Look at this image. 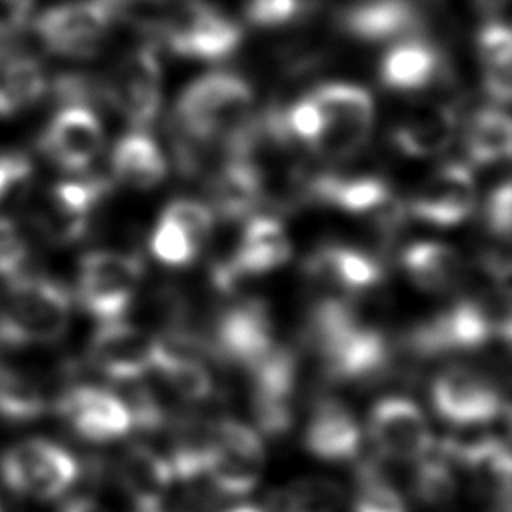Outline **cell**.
Returning a JSON list of instances; mask_svg holds the SVG:
<instances>
[{
	"label": "cell",
	"instance_id": "obj_9",
	"mask_svg": "<svg viewBox=\"0 0 512 512\" xmlns=\"http://www.w3.org/2000/svg\"><path fill=\"white\" fill-rule=\"evenodd\" d=\"M78 472L74 454L46 438L18 442L0 458L4 484L16 494L36 500L62 496L76 482Z\"/></svg>",
	"mask_w": 512,
	"mask_h": 512
},
{
	"label": "cell",
	"instance_id": "obj_33",
	"mask_svg": "<svg viewBox=\"0 0 512 512\" xmlns=\"http://www.w3.org/2000/svg\"><path fill=\"white\" fill-rule=\"evenodd\" d=\"M512 126L498 106L476 110L464 128V152L472 164L488 166L510 156Z\"/></svg>",
	"mask_w": 512,
	"mask_h": 512
},
{
	"label": "cell",
	"instance_id": "obj_12",
	"mask_svg": "<svg viewBox=\"0 0 512 512\" xmlns=\"http://www.w3.org/2000/svg\"><path fill=\"white\" fill-rule=\"evenodd\" d=\"M112 22L102 0H74L44 10L32 18L30 28L48 52L86 58L100 48Z\"/></svg>",
	"mask_w": 512,
	"mask_h": 512
},
{
	"label": "cell",
	"instance_id": "obj_4",
	"mask_svg": "<svg viewBox=\"0 0 512 512\" xmlns=\"http://www.w3.org/2000/svg\"><path fill=\"white\" fill-rule=\"evenodd\" d=\"M498 336L504 342L510 340V308L506 294H502L500 300L472 296L454 302L418 324L406 336V346L416 356L428 358L476 350Z\"/></svg>",
	"mask_w": 512,
	"mask_h": 512
},
{
	"label": "cell",
	"instance_id": "obj_7",
	"mask_svg": "<svg viewBox=\"0 0 512 512\" xmlns=\"http://www.w3.org/2000/svg\"><path fill=\"white\" fill-rule=\"evenodd\" d=\"M102 176L58 180L30 204V222L50 244L66 246L80 240L98 204L110 192Z\"/></svg>",
	"mask_w": 512,
	"mask_h": 512
},
{
	"label": "cell",
	"instance_id": "obj_17",
	"mask_svg": "<svg viewBox=\"0 0 512 512\" xmlns=\"http://www.w3.org/2000/svg\"><path fill=\"white\" fill-rule=\"evenodd\" d=\"M302 202L332 206L354 216L374 214L386 230L402 218V208L394 206L388 182L372 174H314L304 180Z\"/></svg>",
	"mask_w": 512,
	"mask_h": 512
},
{
	"label": "cell",
	"instance_id": "obj_27",
	"mask_svg": "<svg viewBox=\"0 0 512 512\" xmlns=\"http://www.w3.org/2000/svg\"><path fill=\"white\" fill-rule=\"evenodd\" d=\"M444 70V58L436 46L420 36L396 42L380 60V82L394 92L428 88Z\"/></svg>",
	"mask_w": 512,
	"mask_h": 512
},
{
	"label": "cell",
	"instance_id": "obj_37",
	"mask_svg": "<svg viewBox=\"0 0 512 512\" xmlns=\"http://www.w3.org/2000/svg\"><path fill=\"white\" fill-rule=\"evenodd\" d=\"M344 502V488L330 478H300L272 498L274 512H338Z\"/></svg>",
	"mask_w": 512,
	"mask_h": 512
},
{
	"label": "cell",
	"instance_id": "obj_49",
	"mask_svg": "<svg viewBox=\"0 0 512 512\" xmlns=\"http://www.w3.org/2000/svg\"><path fill=\"white\" fill-rule=\"evenodd\" d=\"M512 66L504 68H484V90L496 104H508L510 92H512V80H510Z\"/></svg>",
	"mask_w": 512,
	"mask_h": 512
},
{
	"label": "cell",
	"instance_id": "obj_11",
	"mask_svg": "<svg viewBox=\"0 0 512 512\" xmlns=\"http://www.w3.org/2000/svg\"><path fill=\"white\" fill-rule=\"evenodd\" d=\"M210 432L206 480L224 496H244L254 490L266 462L258 430L234 418H220L210 424Z\"/></svg>",
	"mask_w": 512,
	"mask_h": 512
},
{
	"label": "cell",
	"instance_id": "obj_21",
	"mask_svg": "<svg viewBox=\"0 0 512 512\" xmlns=\"http://www.w3.org/2000/svg\"><path fill=\"white\" fill-rule=\"evenodd\" d=\"M476 208V188L470 168L448 162L436 168L410 196L406 212L434 226L462 224Z\"/></svg>",
	"mask_w": 512,
	"mask_h": 512
},
{
	"label": "cell",
	"instance_id": "obj_22",
	"mask_svg": "<svg viewBox=\"0 0 512 512\" xmlns=\"http://www.w3.org/2000/svg\"><path fill=\"white\" fill-rule=\"evenodd\" d=\"M276 346L272 318L258 300H244L226 308L212 330L208 350L232 364L254 366Z\"/></svg>",
	"mask_w": 512,
	"mask_h": 512
},
{
	"label": "cell",
	"instance_id": "obj_43",
	"mask_svg": "<svg viewBox=\"0 0 512 512\" xmlns=\"http://www.w3.org/2000/svg\"><path fill=\"white\" fill-rule=\"evenodd\" d=\"M308 8V0H246L244 18L258 28H282L302 18Z\"/></svg>",
	"mask_w": 512,
	"mask_h": 512
},
{
	"label": "cell",
	"instance_id": "obj_42",
	"mask_svg": "<svg viewBox=\"0 0 512 512\" xmlns=\"http://www.w3.org/2000/svg\"><path fill=\"white\" fill-rule=\"evenodd\" d=\"M162 214L170 218L174 224H178L180 230L194 242L198 250L204 246V242L212 234L214 222H216V216L210 210V206L190 198H178L170 202Z\"/></svg>",
	"mask_w": 512,
	"mask_h": 512
},
{
	"label": "cell",
	"instance_id": "obj_52",
	"mask_svg": "<svg viewBox=\"0 0 512 512\" xmlns=\"http://www.w3.org/2000/svg\"><path fill=\"white\" fill-rule=\"evenodd\" d=\"M228 512H264V510H262V508H258V506L244 504V506H234V508H230Z\"/></svg>",
	"mask_w": 512,
	"mask_h": 512
},
{
	"label": "cell",
	"instance_id": "obj_34",
	"mask_svg": "<svg viewBox=\"0 0 512 512\" xmlns=\"http://www.w3.org/2000/svg\"><path fill=\"white\" fill-rule=\"evenodd\" d=\"M212 448L210 424L186 420L176 426V432L170 442L168 464L174 480L194 482L206 478L208 458Z\"/></svg>",
	"mask_w": 512,
	"mask_h": 512
},
{
	"label": "cell",
	"instance_id": "obj_2",
	"mask_svg": "<svg viewBox=\"0 0 512 512\" xmlns=\"http://www.w3.org/2000/svg\"><path fill=\"white\" fill-rule=\"evenodd\" d=\"M252 104L254 92L240 74L214 70L190 82L174 108L182 164L198 146H224L250 120Z\"/></svg>",
	"mask_w": 512,
	"mask_h": 512
},
{
	"label": "cell",
	"instance_id": "obj_32",
	"mask_svg": "<svg viewBox=\"0 0 512 512\" xmlns=\"http://www.w3.org/2000/svg\"><path fill=\"white\" fill-rule=\"evenodd\" d=\"M410 280L426 292H446L464 276L462 256L442 242H414L402 252Z\"/></svg>",
	"mask_w": 512,
	"mask_h": 512
},
{
	"label": "cell",
	"instance_id": "obj_35",
	"mask_svg": "<svg viewBox=\"0 0 512 512\" xmlns=\"http://www.w3.org/2000/svg\"><path fill=\"white\" fill-rule=\"evenodd\" d=\"M48 410L44 388L26 372L0 366V418L10 424H26Z\"/></svg>",
	"mask_w": 512,
	"mask_h": 512
},
{
	"label": "cell",
	"instance_id": "obj_14",
	"mask_svg": "<svg viewBox=\"0 0 512 512\" xmlns=\"http://www.w3.org/2000/svg\"><path fill=\"white\" fill-rule=\"evenodd\" d=\"M290 254L292 244L282 222L274 216L252 214L234 252L212 268V282L218 290L230 292L244 278L280 268L290 260Z\"/></svg>",
	"mask_w": 512,
	"mask_h": 512
},
{
	"label": "cell",
	"instance_id": "obj_31",
	"mask_svg": "<svg viewBox=\"0 0 512 512\" xmlns=\"http://www.w3.org/2000/svg\"><path fill=\"white\" fill-rule=\"evenodd\" d=\"M48 92V76L38 58L16 50L0 56V118H14Z\"/></svg>",
	"mask_w": 512,
	"mask_h": 512
},
{
	"label": "cell",
	"instance_id": "obj_3",
	"mask_svg": "<svg viewBox=\"0 0 512 512\" xmlns=\"http://www.w3.org/2000/svg\"><path fill=\"white\" fill-rule=\"evenodd\" d=\"M70 314L72 296L60 280L22 270L0 298V348L52 344L66 334Z\"/></svg>",
	"mask_w": 512,
	"mask_h": 512
},
{
	"label": "cell",
	"instance_id": "obj_41",
	"mask_svg": "<svg viewBox=\"0 0 512 512\" xmlns=\"http://www.w3.org/2000/svg\"><path fill=\"white\" fill-rule=\"evenodd\" d=\"M280 120L292 142H302L310 148L318 140L324 126L322 112L312 94L300 96L284 108L280 106Z\"/></svg>",
	"mask_w": 512,
	"mask_h": 512
},
{
	"label": "cell",
	"instance_id": "obj_8",
	"mask_svg": "<svg viewBox=\"0 0 512 512\" xmlns=\"http://www.w3.org/2000/svg\"><path fill=\"white\" fill-rule=\"evenodd\" d=\"M142 278L138 256L96 250L80 258L76 274V300L80 308L100 322L120 320L130 308Z\"/></svg>",
	"mask_w": 512,
	"mask_h": 512
},
{
	"label": "cell",
	"instance_id": "obj_50",
	"mask_svg": "<svg viewBox=\"0 0 512 512\" xmlns=\"http://www.w3.org/2000/svg\"><path fill=\"white\" fill-rule=\"evenodd\" d=\"M60 512H108L106 508H102L94 498L90 496H76L72 500H68Z\"/></svg>",
	"mask_w": 512,
	"mask_h": 512
},
{
	"label": "cell",
	"instance_id": "obj_10",
	"mask_svg": "<svg viewBox=\"0 0 512 512\" xmlns=\"http://www.w3.org/2000/svg\"><path fill=\"white\" fill-rule=\"evenodd\" d=\"M108 104L134 128H148L162 102V68L156 46L140 44L124 54L100 86Z\"/></svg>",
	"mask_w": 512,
	"mask_h": 512
},
{
	"label": "cell",
	"instance_id": "obj_44",
	"mask_svg": "<svg viewBox=\"0 0 512 512\" xmlns=\"http://www.w3.org/2000/svg\"><path fill=\"white\" fill-rule=\"evenodd\" d=\"M34 176V162L22 150L0 152V206L14 198H22Z\"/></svg>",
	"mask_w": 512,
	"mask_h": 512
},
{
	"label": "cell",
	"instance_id": "obj_39",
	"mask_svg": "<svg viewBox=\"0 0 512 512\" xmlns=\"http://www.w3.org/2000/svg\"><path fill=\"white\" fill-rule=\"evenodd\" d=\"M352 512H408L402 496L388 482L374 462L358 468V490L352 500Z\"/></svg>",
	"mask_w": 512,
	"mask_h": 512
},
{
	"label": "cell",
	"instance_id": "obj_28",
	"mask_svg": "<svg viewBox=\"0 0 512 512\" xmlns=\"http://www.w3.org/2000/svg\"><path fill=\"white\" fill-rule=\"evenodd\" d=\"M306 272L314 280L350 292L368 290L384 276L382 264L368 252L340 244H324L314 250L306 260Z\"/></svg>",
	"mask_w": 512,
	"mask_h": 512
},
{
	"label": "cell",
	"instance_id": "obj_20",
	"mask_svg": "<svg viewBox=\"0 0 512 512\" xmlns=\"http://www.w3.org/2000/svg\"><path fill=\"white\" fill-rule=\"evenodd\" d=\"M90 366L116 382H130L156 364V340L144 330L122 320L102 322L88 340Z\"/></svg>",
	"mask_w": 512,
	"mask_h": 512
},
{
	"label": "cell",
	"instance_id": "obj_26",
	"mask_svg": "<svg viewBox=\"0 0 512 512\" xmlns=\"http://www.w3.org/2000/svg\"><path fill=\"white\" fill-rule=\"evenodd\" d=\"M118 480L130 498L134 512L164 508V500L176 482L168 460L150 446H130L118 464Z\"/></svg>",
	"mask_w": 512,
	"mask_h": 512
},
{
	"label": "cell",
	"instance_id": "obj_5",
	"mask_svg": "<svg viewBox=\"0 0 512 512\" xmlns=\"http://www.w3.org/2000/svg\"><path fill=\"white\" fill-rule=\"evenodd\" d=\"M164 46L192 60H222L242 42V28L206 0H182L156 28Z\"/></svg>",
	"mask_w": 512,
	"mask_h": 512
},
{
	"label": "cell",
	"instance_id": "obj_13",
	"mask_svg": "<svg viewBox=\"0 0 512 512\" xmlns=\"http://www.w3.org/2000/svg\"><path fill=\"white\" fill-rule=\"evenodd\" d=\"M432 408L452 428H486L506 414L496 386L478 372L454 366L432 382Z\"/></svg>",
	"mask_w": 512,
	"mask_h": 512
},
{
	"label": "cell",
	"instance_id": "obj_24",
	"mask_svg": "<svg viewBox=\"0 0 512 512\" xmlns=\"http://www.w3.org/2000/svg\"><path fill=\"white\" fill-rule=\"evenodd\" d=\"M304 446L324 462H352L360 452L362 432L346 404L322 398L308 418Z\"/></svg>",
	"mask_w": 512,
	"mask_h": 512
},
{
	"label": "cell",
	"instance_id": "obj_19",
	"mask_svg": "<svg viewBox=\"0 0 512 512\" xmlns=\"http://www.w3.org/2000/svg\"><path fill=\"white\" fill-rule=\"evenodd\" d=\"M368 434L380 458L398 462H416L434 444L424 412L404 396H388L372 406Z\"/></svg>",
	"mask_w": 512,
	"mask_h": 512
},
{
	"label": "cell",
	"instance_id": "obj_51",
	"mask_svg": "<svg viewBox=\"0 0 512 512\" xmlns=\"http://www.w3.org/2000/svg\"><path fill=\"white\" fill-rule=\"evenodd\" d=\"M506 2L508 0H474V4L484 12H500L506 6Z\"/></svg>",
	"mask_w": 512,
	"mask_h": 512
},
{
	"label": "cell",
	"instance_id": "obj_6",
	"mask_svg": "<svg viewBox=\"0 0 512 512\" xmlns=\"http://www.w3.org/2000/svg\"><path fill=\"white\" fill-rule=\"evenodd\" d=\"M310 94L324 118L312 150L328 160H348L362 150L374 124L372 94L348 82H326Z\"/></svg>",
	"mask_w": 512,
	"mask_h": 512
},
{
	"label": "cell",
	"instance_id": "obj_15",
	"mask_svg": "<svg viewBox=\"0 0 512 512\" xmlns=\"http://www.w3.org/2000/svg\"><path fill=\"white\" fill-rule=\"evenodd\" d=\"M104 144L102 122L88 102L58 104L38 136V152L66 172L86 170Z\"/></svg>",
	"mask_w": 512,
	"mask_h": 512
},
{
	"label": "cell",
	"instance_id": "obj_18",
	"mask_svg": "<svg viewBox=\"0 0 512 512\" xmlns=\"http://www.w3.org/2000/svg\"><path fill=\"white\" fill-rule=\"evenodd\" d=\"M54 410L78 438L88 442H112L132 430L124 398L100 386L76 384L66 388L56 398Z\"/></svg>",
	"mask_w": 512,
	"mask_h": 512
},
{
	"label": "cell",
	"instance_id": "obj_40",
	"mask_svg": "<svg viewBox=\"0 0 512 512\" xmlns=\"http://www.w3.org/2000/svg\"><path fill=\"white\" fill-rule=\"evenodd\" d=\"M150 250L152 254L166 266H188L196 254L200 252L194 242L180 230L178 224H174L164 214L160 216L152 238H150Z\"/></svg>",
	"mask_w": 512,
	"mask_h": 512
},
{
	"label": "cell",
	"instance_id": "obj_29",
	"mask_svg": "<svg viewBox=\"0 0 512 512\" xmlns=\"http://www.w3.org/2000/svg\"><path fill=\"white\" fill-rule=\"evenodd\" d=\"M264 202L256 170L238 156H226L210 182V210L216 218L238 222L250 218Z\"/></svg>",
	"mask_w": 512,
	"mask_h": 512
},
{
	"label": "cell",
	"instance_id": "obj_53",
	"mask_svg": "<svg viewBox=\"0 0 512 512\" xmlns=\"http://www.w3.org/2000/svg\"><path fill=\"white\" fill-rule=\"evenodd\" d=\"M510 502L508 500H502V502H496V508L492 512H510Z\"/></svg>",
	"mask_w": 512,
	"mask_h": 512
},
{
	"label": "cell",
	"instance_id": "obj_1",
	"mask_svg": "<svg viewBox=\"0 0 512 512\" xmlns=\"http://www.w3.org/2000/svg\"><path fill=\"white\" fill-rule=\"evenodd\" d=\"M308 342L332 382H370L388 370L392 350L378 328L364 324L344 300H320L308 318Z\"/></svg>",
	"mask_w": 512,
	"mask_h": 512
},
{
	"label": "cell",
	"instance_id": "obj_38",
	"mask_svg": "<svg viewBox=\"0 0 512 512\" xmlns=\"http://www.w3.org/2000/svg\"><path fill=\"white\" fill-rule=\"evenodd\" d=\"M458 492V482L452 470V464L432 448L416 460L414 470V494L420 502L428 506H442L450 502Z\"/></svg>",
	"mask_w": 512,
	"mask_h": 512
},
{
	"label": "cell",
	"instance_id": "obj_47",
	"mask_svg": "<svg viewBox=\"0 0 512 512\" xmlns=\"http://www.w3.org/2000/svg\"><path fill=\"white\" fill-rule=\"evenodd\" d=\"M28 260V242L18 230V226L0 216V278L8 280L24 270Z\"/></svg>",
	"mask_w": 512,
	"mask_h": 512
},
{
	"label": "cell",
	"instance_id": "obj_46",
	"mask_svg": "<svg viewBox=\"0 0 512 512\" xmlns=\"http://www.w3.org/2000/svg\"><path fill=\"white\" fill-rule=\"evenodd\" d=\"M34 0H0V56L22 50V36L32 22Z\"/></svg>",
	"mask_w": 512,
	"mask_h": 512
},
{
	"label": "cell",
	"instance_id": "obj_16",
	"mask_svg": "<svg viewBox=\"0 0 512 512\" xmlns=\"http://www.w3.org/2000/svg\"><path fill=\"white\" fill-rule=\"evenodd\" d=\"M252 380V414L256 430L266 436H282L294 424L292 398L298 380L294 352L276 344L266 356L248 368Z\"/></svg>",
	"mask_w": 512,
	"mask_h": 512
},
{
	"label": "cell",
	"instance_id": "obj_36",
	"mask_svg": "<svg viewBox=\"0 0 512 512\" xmlns=\"http://www.w3.org/2000/svg\"><path fill=\"white\" fill-rule=\"evenodd\" d=\"M154 370H158L166 384L188 402H204L214 392V380L208 368L194 354L170 352L160 348L156 342Z\"/></svg>",
	"mask_w": 512,
	"mask_h": 512
},
{
	"label": "cell",
	"instance_id": "obj_45",
	"mask_svg": "<svg viewBox=\"0 0 512 512\" xmlns=\"http://www.w3.org/2000/svg\"><path fill=\"white\" fill-rule=\"evenodd\" d=\"M476 50L484 68L512 66V34L500 20L486 22L476 34Z\"/></svg>",
	"mask_w": 512,
	"mask_h": 512
},
{
	"label": "cell",
	"instance_id": "obj_23",
	"mask_svg": "<svg viewBox=\"0 0 512 512\" xmlns=\"http://www.w3.org/2000/svg\"><path fill=\"white\" fill-rule=\"evenodd\" d=\"M338 28L360 42H400L424 28L414 0H354L336 16Z\"/></svg>",
	"mask_w": 512,
	"mask_h": 512
},
{
	"label": "cell",
	"instance_id": "obj_25",
	"mask_svg": "<svg viewBox=\"0 0 512 512\" xmlns=\"http://www.w3.org/2000/svg\"><path fill=\"white\" fill-rule=\"evenodd\" d=\"M456 128L458 114L452 104H420L392 128L390 140L404 156L426 158L446 150Z\"/></svg>",
	"mask_w": 512,
	"mask_h": 512
},
{
	"label": "cell",
	"instance_id": "obj_30",
	"mask_svg": "<svg viewBox=\"0 0 512 512\" xmlns=\"http://www.w3.org/2000/svg\"><path fill=\"white\" fill-rule=\"evenodd\" d=\"M110 164L114 180L138 190L158 186L168 172L156 140L144 130H134L118 138Z\"/></svg>",
	"mask_w": 512,
	"mask_h": 512
},
{
	"label": "cell",
	"instance_id": "obj_54",
	"mask_svg": "<svg viewBox=\"0 0 512 512\" xmlns=\"http://www.w3.org/2000/svg\"><path fill=\"white\" fill-rule=\"evenodd\" d=\"M150 2H162V0H150Z\"/></svg>",
	"mask_w": 512,
	"mask_h": 512
},
{
	"label": "cell",
	"instance_id": "obj_48",
	"mask_svg": "<svg viewBox=\"0 0 512 512\" xmlns=\"http://www.w3.org/2000/svg\"><path fill=\"white\" fill-rule=\"evenodd\" d=\"M512 186L508 180L500 182L486 198L484 204V222L488 230L498 238H508L512 226Z\"/></svg>",
	"mask_w": 512,
	"mask_h": 512
}]
</instances>
